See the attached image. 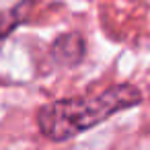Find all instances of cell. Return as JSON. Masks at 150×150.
<instances>
[{
    "label": "cell",
    "instance_id": "6da1fadb",
    "mask_svg": "<svg viewBox=\"0 0 150 150\" xmlns=\"http://www.w3.org/2000/svg\"><path fill=\"white\" fill-rule=\"evenodd\" d=\"M142 101V93L132 84H117L99 95L62 99L43 105L37 111V125L43 136L56 142L70 140L80 132L95 127L117 111L129 109Z\"/></svg>",
    "mask_w": 150,
    "mask_h": 150
}]
</instances>
